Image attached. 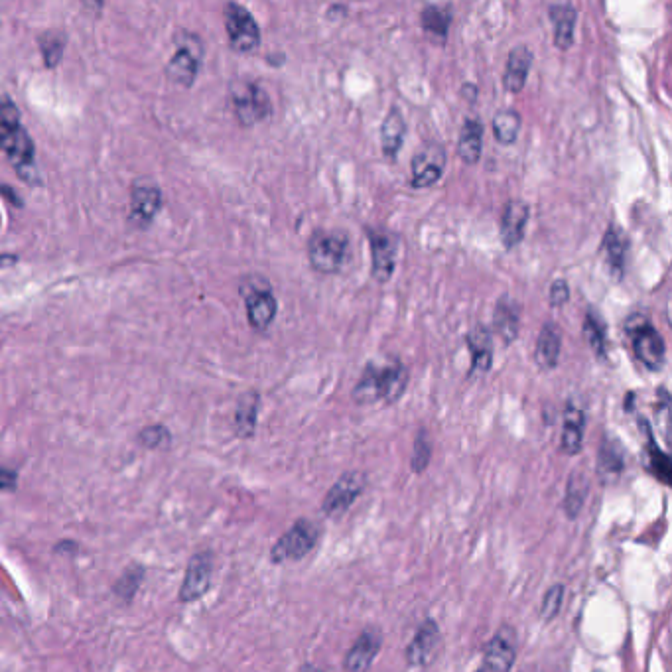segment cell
Returning a JSON list of instances; mask_svg holds the SVG:
<instances>
[{
  "label": "cell",
  "instance_id": "5",
  "mask_svg": "<svg viewBox=\"0 0 672 672\" xmlns=\"http://www.w3.org/2000/svg\"><path fill=\"white\" fill-rule=\"evenodd\" d=\"M231 105L237 121L243 127H255L269 119L272 113L269 93L255 81L239 79L231 85Z\"/></svg>",
  "mask_w": 672,
  "mask_h": 672
},
{
  "label": "cell",
  "instance_id": "6",
  "mask_svg": "<svg viewBox=\"0 0 672 672\" xmlns=\"http://www.w3.org/2000/svg\"><path fill=\"white\" fill-rule=\"evenodd\" d=\"M318 538H320L318 525L308 519H300L276 540V544L270 550V558L274 564L298 562L314 550Z\"/></svg>",
  "mask_w": 672,
  "mask_h": 672
},
{
  "label": "cell",
  "instance_id": "12",
  "mask_svg": "<svg viewBox=\"0 0 672 672\" xmlns=\"http://www.w3.org/2000/svg\"><path fill=\"white\" fill-rule=\"evenodd\" d=\"M211 580H213V552L200 550L188 562L178 600L182 604H194L202 600L211 588Z\"/></svg>",
  "mask_w": 672,
  "mask_h": 672
},
{
  "label": "cell",
  "instance_id": "27",
  "mask_svg": "<svg viewBox=\"0 0 672 672\" xmlns=\"http://www.w3.org/2000/svg\"><path fill=\"white\" fill-rule=\"evenodd\" d=\"M483 152V125L479 119H466L458 138V156L464 164H477Z\"/></svg>",
  "mask_w": 672,
  "mask_h": 672
},
{
  "label": "cell",
  "instance_id": "23",
  "mask_svg": "<svg viewBox=\"0 0 672 672\" xmlns=\"http://www.w3.org/2000/svg\"><path fill=\"white\" fill-rule=\"evenodd\" d=\"M548 14L554 28V46L562 52L570 50L574 46L578 10L572 4H550Z\"/></svg>",
  "mask_w": 672,
  "mask_h": 672
},
{
  "label": "cell",
  "instance_id": "1",
  "mask_svg": "<svg viewBox=\"0 0 672 672\" xmlns=\"http://www.w3.org/2000/svg\"><path fill=\"white\" fill-rule=\"evenodd\" d=\"M0 148L8 156L16 172L30 184H34L36 170V146L22 125L20 109L8 99H0Z\"/></svg>",
  "mask_w": 672,
  "mask_h": 672
},
{
  "label": "cell",
  "instance_id": "21",
  "mask_svg": "<svg viewBox=\"0 0 672 672\" xmlns=\"http://www.w3.org/2000/svg\"><path fill=\"white\" fill-rule=\"evenodd\" d=\"M531 68H533V52L523 44L513 48L507 58V66L503 73L505 91L519 95L527 85V77H529Z\"/></svg>",
  "mask_w": 672,
  "mask_h": 672
},
{
  "label": "cell",
  "instance_id": "24",
  "mask_svg": "<svg viewBox=\"0 0 672 672\" xmlns=\"http://www.w3.org/2000/svg\"><path fill=\"white\" fill-rule=\"evenodd\" d=\"M466 343L470 347L471 369L470 377L489 373L493 365V336L485 326H475L466 336Z\"/></svg>",
  "mask_w": 672,
  "mask_h": 672
},
{
  "label": "cell",
  "instance_id": "4",
  "mask_svg": "<svg viewBox=\"0 0 672 672\" xmlns=\"http://www.w3.org/2000/svg\"><path fill=\"white\" fill-rule=\"evenodd\" d=\"M349 257V239L341 231L318 229L308 241V261L320 274H337Z\"/></svg>",
  "mask_w": 672,
  "mask_h": 672
},
{
  "label": "cell",
  "instance_id": "7",
  "mask_svg": "<svg viewBox=\"0 0 672 672\" xmlns=\"http://www.w3.org/2000/svg\"><path fill=\"white\" fill-rule=\"evenodd\" d=\"M245 298L247 318L253 330L267 332L278 312V302L272 294L269 282L265 278H249L241 286Z\"/></svg>",
  "mask_w": 672,
  "mask_h": 672
},
{
  "label": "cell",
  "instance_id": "25",
  "mask_svg": "<svg viewBox=\"0 0 672 672\" xmlns=\"http://www.w3.org/2000/svg\"><path fill=\"white\" fill-rule=\"evenodd\" d=\"M602 257L605 267L619 280L625 272V259H627V235L617 227L609 225L602 243Z\"/></svg>",
  "mask_w": 672,
  "mask_h": 672
},
{
  "label": "cell",
  "instance_id": "9",
  "mask_svg": "<svg viewBox=\"0 0 672 672\" xmlns=\"http://www.w3.org/2000/svg\"><path fill=\"white\" fill-rule=\"evenodd\" d=\"M448 154L440 142L424 144L410 164V186L414 190H428L436 186L446 172Z\"/></svg>",
  "mask_w": 672,
  "mask_h": 672
},
{
  "label": "cell",
  "instance_id": "38",
  "mask_svg": "<svg viewBox=\"0 0 672 672\" xmlns=\"http://www.w3.org/2000/svg\"><path fill=\"white\" fill-rule=\"evenodd\" d=\"M623 470V452L621 448L611 440H605L604 446H602V452H600V471L604 475H615L619 471Z\"/></svg>",
  "mask_w": 672,
  "mask_h": 672
},
{
  "label": "cell",
  "instance_id": "41",
  "mask_svg": "<svg viewBox=\"0 0 672 672\" xmlns=\"http://www.w3.org/2000/svg\"><path fill=\"white\" fill-rule=\"evenodd\" d=\"M18 485V473L8 468H0V491H14Z\"/></svg>",
  "mask_w": 672,
  "mask_h": 672
},
{
  "label": "cell",
  "instance_id": "32",
  "mask_svg": "<svg viewBox=\"0 0 672 672\" xmlns=\"http://www.w3.org/2000/svg\"><path fill=\"white\" fill-rule=\"evenodd\" d=\"M144 580V568L140 564H131L123 576L115 582L113 586V596L121 602V604H133L136 592L140 590V584Z\"/></svg>",
  "mask_w": 672,
  "mask_h": 672
},
{
  "label": "cell",
  "instance_id": "22",
  "mask_svg": "<svg viewBox=\"0 0 672 672\" xmlns=\"http://www.w3.org/2000/svg\"><path fill=\"white\" fill-rule=\"evenodd\" d=\"M562 353V332L558 324L546 322L540 330L535 347V363L540 371H552L558 367Z\"/></svg>",
  "mask_w": 672,
  "mask_h": 672
},
{
  "label": "cell",
  "instance_id": "13",
  "mask_svg": "<svg viewBox=\"0 0 672 672\" xmlns=\"http://www.w3.org/2000/svg\"><path fill=\"white\" fill-rule=\"evenodd\" d=\"M365 485H367L365 473H361V471L343 473L324 497V503H322L324 515H328V517L343 515L357 501V497L363 493Z\"/></svg>",
  "mask_w": 672,
  "mask_h": 672
},
{
  "label": "cell",
  "instance_id": "16",
  "mask_svg": "<svg viewBox=\"0 0 672 672\" xmlns=\"http://www.w3.org/2000/svg\"><path fill=\"white\" fill-rule=\"evenodd\" d=\"M531 219V205L523 200H511L503 207L499 219V233L505 249H515L527 231Z\"/></svg>",
  "mask_w": 672,
  "mask_h": 672
},
{
  "label": "cell",
  "instance_id": "14",
  "mask_svg": "<svg viewBox=\"0 0 672 672\" xmlns=\"http://www.w3.org/2000/svg\"><path fill=\"white\" fill-rule=\"evenodd\" d=\"M440 639H442L440 627L434 619H426L424 623H420V627L416 629L414 637L410 639L404 651L408 667H414V669L428 667L440 649Z\"/></svg>",
  "mask_w": 672,
  "mask_h": 672
},
{
  "label": "cell",
  "instance_id": "31",
  "mask_svg": "<svg viewBox=\"0 0 672 672\" xmlns=\"http://www.w3.org/2000/svg\"><path fill=\"white\" fill-rule=\"evenodd\" d=\"M584 337L594 351L598 359L604 361L607 357V334H605V322L602 316L594 310H588L586 320H584Z\"/></svg>",
  "mask_w": 672,
  "mask_h": 672
},
{
  "label": "cell",
  "instance_id": "26",
  "mask_svg": "<svg viewBox=\"0 0 672 672\" xmlns=\"http://www.w3.org/2000/svg\"><path fill=\"white\" fill-rule=\"evenodd\" d=\"M404 135H406V123H404L403 113L393 107L381 127V150L383 156L391 162L397 160L401 148H403Z\"/></svg>",
  "mask_w": 672,
  "mask_h": 672
},
{
  "label": "cell",
  "instance_id": "15",
  "mask_svg": "<svg viewBox=\"0 0 672 672\" xmlns=\"http://www.w3.org/2000/svg\"><path fill=\"white\" fill-rule=\"evenodd\" d=\"M517 659L515 635L509 627L499 629L483 649V659L477 672H511Z\"/></svg>",
  "mask_w": 672,
  "mask_h": 672
},
{
  "label": "cell",
  "instance_id": "35",
  "mask_svg": "<svg viewBox=\"0 0 672 672\" xmlns=\"http://www.w3.org/2000/svg\"><path fill=\"white\" fill-rule=\"evenodd\" d=\"M138 442L148 448V450H164L170 446L172 442V434L166 426L162 424H152V426H146L140 434H138Z\"/></svg>",
  "mask_w": 672,
  "mask_h": 672
},
{
  "label": "cell",
  "instance_id": "34",
  "mask_svg": "<svg viewBox=\"0 0 672 672\" xmlns=\"http://www.w3.org/2000/svg\"><path fill=\"white\" fill-rule=\"evenodd\" d=\"M432 460V440L428 436L426 430H418L416 434V440H414V450H412V471L414 473H422V471L428 468Z\"/></svg>",
  "mask_w": 672,
  "mask_h": 672
},
{
  "label": "cell",
  "instance_id": "30",
  "mask_svg": "<svg viewBox=\"0 0 672 672\" xmlns=\"http://www.w3.org/2000/svg\"><path fill=\"white\" fill-rule=\"evenodd\" d=\"M521 125H523V119L517 109H501L493 117V136L499 144L511 146L519 138Z\"/></svg>",
  "mask_w": 672,
  "mask_h": 672
},
{
  "label": "cell",
  "instance_id": "3",
  "mask_svg": "<svg viewBox=\"0 0 672 672\" xmlns=\"http://www.w3.org/2000/svg\"><path fill=\"white\" fill-rule=\"evenodd\" d=\"M625 332L631 339L633 353L641 361V365L649 371L659 373L667 361V345L661 332L643 314H633L625 322Z\"/></svg>",
  "mask_w": 672,
  "mask_h": 672
},
{
  "label": "cell",
  "instance_id": "36",
  "mask_svg": "<svg viewBox=\"0 0 672 672\" xmlns=\"http://www.w3.org/2000/svg\"><path fill=\"white\" fill-rule=\"evenodd\" d=\"M645 430H647V436H649V460H651V468H653V473L663 481V483H669L671 481V464H669V458L667 454L661 452V448L655 444L653 436H651V430L647 428V422H645Z\"/></svg>",
  "mask_w": 672,
  "mask_h": 672
},
{
  "label": "cell",
  "instance_id": "2",
  "mask_svg": "<svg viewBox=\"0 0 672 672\" xmlns=\"http://www.w3.org/2000/svg\"><path fill=\"white\" fill-rule=\"evenodd\" d=\"M408 377V369L399 359L385 365L371 361L353 389V401L357 404L399 403L406 393Z\"/></svg>",
  "mask_w": 672,
  "mask_h": 672
},
{
  "label": "cell",
  "instance_id": "8",
  "mask_svg": "<svg viewBox=\"0 0 672 672\" xmlns=\"http://www.w3.org/2000/svg\"><path fill=\"white\" fill-rule=\"evenodd\" d=\"M225 30L229 44L239 54H253L261 46V28L255 16L241 4L225 6Z\"/></svg>",
  "mask_w": 672,
  "mask_h": 672
},
{
  "label": "cell",
  "instance_id": "28",
  "mask_svg": "<svg viewBox=\"0 0 672 672\" xmlns=\"http://www.w3.org/2000/svg\"><path fill=\"white\" fill-rule=\"evenodd\" d=\"M454 14L450 10V6H436V4H428L424 6V10L420 12V24L422 30L434 38L444 42L450 34V26H452Z\"/></svg>",
  "mask_w": 672,
  "mask_h": 672
},
{
  "label": "cell",
  "instance_id": "17",
  "mask_svg": "<svg viewBox=\"0 0 672 672\" xmlns=\"http://www.w3.org/2000/svg\"><path fill=\"white\" fill-rule=\"evenodd\" d=\"M162 207V190L150 180H140L133 186L129 221L138 227L148 225Z\"/></svg>",
  "mask_w": 672,
  "mask_h": 672
},
{
  "label": "cell",
  "instance_id": "40",
  "mask_svg": "<svg viewBox=\"0 0 672 672\" xmlns=\"http://www.w3.org/2000/svg\"><path fill=\"white\" fill-rule=\"evenodd\" d=\"M548 300L554 308H562L568 304L570 300V286L564 278H558L550 284V292H548Z\"/></svg>",
  "mask_w": 672,
  "mask_h": 672
},
{
  "label": "cell",
  "instance_id": "19",
  "mask_svg": "<svg viewBox=\"0 0 672 672\" xmlns=\"http://www.w3.org/2000/svg\"><path fill=\"white\" fill-rule=\"evenodd\" d=\"M586 416L578 404L568 403L562 412V434L560 452L566 456H578L584 446Z\"/></svg>",
  "mask_w": 672,
  "mask_h": 672
},
{
  "label": "cell",
  "instance_id": "33",
  "mask_svg": "<svg viewBox=\"0 0 672 672\" xmlns=\"http://www.w3.org/2000/svg\"><path fill=\"white\" fill-rule=\"evenodd\" d=\"M588 495V479L582 473H574L568 481V491L564 499V509L570 519H576L584 507Z\"/></svg>",
  "mask_w": 672,
  "mask_h": 672
},
{
  "label": "cell",
  "instance_id": "10",
  "mask_svg": "<svg viewBox=\"0 0 672 672\" xmlns=\"http://www.w3.org/2000/svg\"><path fill=\"white\" fill-rule=\"evenodd\" d=\"M369 247H371V276L375 282L385 284L393 278L401 241L393 231L387 229H369Z\"/></svg>",
  "mask_w": 672,
  "mask_h": 672
},
{
  "label": "cell",
  "instance_id": "43",
  "mask_svg": "<svg viewBox=\"0 0 672 672\" xmlns=\"http://www.w3.org/2000/svg\"><path fill=\"white\" fill-rule=\"evenodd\" d=\"M298 672H324L322 669H318V667H312V665H306V667H302L300 671Z\"/></svg>",
  "mask_w": 672,
  "mask_h": 672
},
{
  "label": "cell",
  "instance_id": "29",
  "mask_svg": "<svg viewBox=\"0 0 672 672\" xmlns=\"http://www.w3.org/2000/svg\"><path fill=\"white\" fill-rule=\"evenodd\" d=\"M261 399L257 393H245L235 410V432L241 438H251L257 430Z\"/></svg>",
  "mask_w": 672,
  "mask_h": 672
},
{
  "label": "cell",
  "instance_id": "18",
  "mask_svg": "<svg viewBox=\"0 0 672 672\" xmlns=\"http://www.w3.org/2000/svg\"><path fill=\"white\" fill-rule=\"evenodd\" d=\"M383 645V635L379 629L371 627L365 629L357 641L351 645V649L345 655V671L347 672H367L373 665L375 657L379 655Z\"/></svg>",
  "mask_w": 672,
  "mask_h": 672
},
{
  "label": "cell",
  "instance_id": "42",
  "mask_svg": "<svg viewBox=\"0 0 672 672\" xmlns=\"http://www.w3.org/2000/svg\"><path fill=\"white\" fill-rule=\"evenodd\" d=\"M69 552V550H77V542L73 540H62L58 546H56V552Z\"/></svg>",
  "mask_w": 672,
  "mask_h": 672
},
{
  "label": "cell",
  "instance_id": "20",
  "mask_svg": "<svg viewBox=\"0 0 672 672\" xmlns=\"http://www.w3.org/2000/svg\"><path fill=\"white\" fill-rule=\"evenodd\" d=\"M519 328H521V306H519V302L511 296L499 298L497 304H495V312H493L495 334L503 339L505 345H511L519 336Z\"/></svg>",
  "mask_w": 672,
  "mask_h": 672
},
{
  "label": "cell",
  "instance_id": "11",
  "mask_svg": "<svg viewBox=\"0 0 672 672\" xmlns=\"http://www.w3.org/2000/svg\"><path fill=\"white\" fill-rule=\"evenodd\" d=\"M203 46L198 36L194 34H182L178 38V50L168 62V75L174 83L192 87L198 71L202 68Z\"/></svg>",
  "mask_w": 672,
  "mask_h": 672
},
{
  "label": "cell",
  "instance_id": "37",
  "mask_svg": "<svg viewBox=\"0 0 672 672\" xmlns=\"http://www.w3.org/2000/svg\"><path fill=\"white\" fill-rule=\"evenodd\" d=\"M40 46H42V54H44L46 66H48V68L58 66V62H60L62 56H64V48H66V40H64V36H62V34H56V32H50V34H46V36L40 40Z\"/></svg>",
  "mask_w": 672,
  "mask_h": 672
},
{
  "label": "cell",
  "instance_id": "39",
  "mask_svg": "<svg viewBox=\"0 0 672 672\" xmlns=\"http://www.w3.org/2000/svg\"><path fill=\"white\" fill-rule=\"evenodd\" d=\"M562 602H564V586L556 584V586H552V588L544 594V598H542V604H540V617H542L544 621H552V619L560 613Z\"/></svg>",
  "mask_w": 672,
  "mask_h": 672
}]
</instances>
